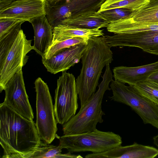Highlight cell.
<instances>
[{"mask_svg":"<svg viewBox=\"0 0 158 158\" xmlns=\"http://www.w3.org/2000/svg\"><path fill=\"white\" fill-rule=\"evenodd\" d=\"M34 84L36 92V127L41 140L50 144L56 137L57 131L52 98L47 84L40 77L38 78Z\"/></svg>","mask_w":158,"mask_h":158,"instance_id":"52a82bcc","label":"cell"},{"mask_svg":"<svg viewBox=\"0 0 158 158\" xmlns=\"http://www.w3.org/2000/svg\"><path fill=\"white\" fill-rule=\"evenodd\" d=\"M110 86L113 95L109 98L130 106L140 117L145 124H149L158 129V106L145 98L133 85L127 86L118 80L111 81Z\"/></svg>","mask_w":158,"mask_h":158,"instance_id":"8992f818","label":"cell"},{"mask_svg":"<svg viewBox=\"0 0 158 158\" xmlns=\"http://www.w3.org/2000/svg\"><path fill=\"white\" fill-rule=\"evenodd\" d=\"M132 11L126 8H116L97 12L110 23L128 17Z\"/></svg>","mask_w":158,"mask_h":158,"instance_id":"cb8c5ba5","label":"cell"},{"mask_svg":"<svg viewBox=\"0 0 158 158\" xmlns=\"http://www.w3.org/2000/svg\"><path fill=\"white\" fill-rule=\"evenodd\" d=\"M4 90L5 95L3 102L22 117L33 120V113L26 90L22 69L9 80Z\"/></svg>","mask_w":158,"mask_h":158,"instance_id":"8fae6325","label":"cell"},{"mask_svg":"<svg viewBox=\"0 0 158 158\" xmlns=\"http://www.w3.org/2000/svg\"><path fill=\"white\" fill-rule=\"evenodd\" d=\"M53 39L51 46L74 37H82L89 39L103 36L104 35L103 30L100 28L85 29L66 24H60L55 27L53 28Z\"/></svg>","mask_w":158,"mask_h":158,"instance_id":"e0dca14e","label":"cell"},{"mask_svg":"<svg viewBox=\"0 0 158 158\" xmlns=\"http://www.w3.org/2000/svg\"><path fill=\"white\" fill-rule=\"evenodd\" d=\"M110 48L103 36L89 39L81 58L80 73L76 79L81 107L94 95L103 68L113 61Z\"/></svg>","mask_w":158,"mask_h":158,"instance_id":"7a4b0ae2","label":"cell"},{"mask_svg":"<svg viewBox=\"0 0 158 158\" xmlns=\"http://www.w3.org/2000/svg\"></svg>","mask_w":158,"mask_h":158,"instance_id":"83f0119b","label":"cell"},{"mask_svg":"<svg viewBox=\"0 0 158 158\" xmlns=\"http://www.w3.org/2000/svg\"><path fill=\"white\" fill-rule=\"evenodd\" d=\"M108 31L115 35L103 36L111 47H135L158 55V23L133 21L127 18L110 23Z\"/></svg>","mask_w":158,"mask_h":158,"instance_id":"3957f363","label":"cell"},{"mask_svg":"<svg viewBox=\"0 0 158 158\" xmlns=\"http://www.w3.org/2000/svg\"><path fill=\"white\" fill-rule=\"evenodd\" d=\"M23 21L12 18H0V36L8 32L18 23Z\"/></svg>","mask_w":158,"mask_h":158,"instance_id":"d4e9b609","label":"cell"},{"mask_svg":"<svg viewBox=\"0 0 158 158\" xmlns=\"http://www.w3.org/2000/svg\"><path fill=\"white\" fill-rule=\"evenodd\" d=\"M157 71L158 61L137 67H115L113 69V76L115 80L133 85L146 80L151 74Z\"/></svg>","mask_w":158,"mask_h":158,"instance_id":"9a60e30c","label":"cell"},{"mask_svg":"<svg viewBox=\"0 0 158 158\" xmlns=\"http://www.w3.org/2000/svg\"><path fill=\"white\" fill-rule=\"evenodd\" d=\"M153 143L158 148V134L153 138Z\"/></svg>","mask_w":158,"mask_h":158,"instance_id":"4316f807","label":"cell"},{"mask_svg":"<svg viewBox=\"0 0 158 158\" xmlns=\"http://www.w3.org/2000/svg\"><path fill=\"white\" fill-rule=\"evenodd\" d=\"M106 0H47L46 16L53 28L67 19L98 11Z\"/></svg>","mask_w":158,"mask_h":158,"instance_id":"9c48e42d","label":"cell"},{"mask_svg":"<svg viewBox=\"0 0 158 158\" xmlns=\"http://www.w3.org/2000/svg\"><path fill=\"white\" fill-rule=\"evenodd\" d=\"M35 124L4 102L0 105V143L3 158H31L42 141Z\"/></svg>","mask_w":158,"mask_h":158,"instance_id":"6da1fadb","label":"cell"},{"mask_svg":"<svg viewBox=\"0 0 158 158\" xmlns=\"http://www.w3.org/2000/svg\"><path fill=\"white\" fill-rule=\"evenodd\" d=\"M109 23L97 11H91L67 19L63 21L60 24L68 25L82 28L93 29L106 27Z\"/></svg>","mask_w":158,"mask_h":158,"instance_id":"ac0fdd59","label":"cell"},{"mask_svg":"<svg viewBox=\"0 0 158 158\" xmlns=\"http://www.w3.org/2000/svg\"><path fill=\"white\" fill-rule=\"evenodd\" d=\"M62 148L60 146L46 143L42 141L40 146L31 158H60Z\"/></svg>","mask_w":158,"mask_h":158,"instance_id":"603a6c76","label":"cell"},{"mask_svg":"<svg viewBox=\"0 0 158 158\" xmlns=\"http://www.w3.org/2000/svg\"><path fill=\"white\" fill-rule=\"evenodd\" d=\"M89 39L84 37H76L58 42L50 46L42 59H49L61 50L75 45L87 44Z\"/></svg>","mask_w":158,"mask_h":158,"instance_id":"44dd1931","label":"cell"},{"mask_svg":"<svg viewBox=\"0 0 158 158\" xmlns=\"http://www.w3.org/2000/svg\"><path fill=\"white\" fill-rule=\"evenodd\" d=\"M102 80L98 85V90L86 103L81 107L77 114L63 124L62 130L64 135H69L89 132L96 129L98 123H102V116L105 115L102 108L103 98L109 87L110 82L113 80L110 64L106 65Z\"/></svg>","mask_w":158,"mask_h":158,"instance_id":"277c9868","label":"cell"},{"mask_svg":"<svg viewBox=\"0 0 158 158\" xmlns=\"http://www.w3.org/2000/svg\"><path fill=\"white\" fill-rule=\"evenodd\" d=\"M127 18L137 22L158 23V0H150L146 4L132 11Z\"/></svg>","mask_w":158,"mask_h":158,"instance_id":"d6986e66","label":"cell"},{"mask_svg":"<svg viewBox=\"0 0 158 158\" xmlns=\"http://www.w3.org/2000/svg\"><path fill=\"white\" fill-rule=\"evenodd\" d=\"M150 0H118L106 5H102L98 11L116 8H124L135 11L147 4Z\"/></svg>","mask_w":158,"mask_h":158,"instance_id":"7402d4cb","label":"cell"},{"mask_svg":"<svg viewBox=\"0 0 158 158\" xmlns=\"http://www.w3.org/2000/svg\"><path fill=\"white\" fill-rule=\"evenodd\" d=\"M31 40H28L21 29L7 52L2 62L0 64V91L4 90L12 77L22 69L27 61V54L33 49Z\"/></svg>","mask_w":158,"mask_h":158,"instance_id":"30bf717a","label":"cell"},{"mask_svg":"<svg viewBox=\"0 0 158 158\" xmlns=\"http://www.w3.org/2000/svg\"><path fill=\"white\" fill-rule=\"evenodd\" d=\"M147 79L158 83V71L152 73Z\"/></svg>","mask_w":158,"mask_h":158,"instance_id":"484cf974","label":"cell"},{"mask_svg":"<svg viewBox=\"0 0 158 158\" xmlns=\"http://www.w3.org/2000/svg\"><path fill=\"white\" fill-rule=\"evenodd\" d=\"M133 86L142 96L158 106V83L147 79Z\"/></svg>","mask_w":158,"mask_h":158,"instance_id":"ffe728a7","label":"cell"},{"mask_svg":"<svg viewBox=\"0 0 158 158\" xmlns=\"http://www.w3.org/2000/svg\"><path fill=\"white\" fill-rule=\"evenodd\" d=\"M158 155V149L134 142L132 144L117 146L98 153L87 154L88 158H153Z\"/></svg>","mask_w":158,"mask_h":158,"instance_id":"5bb4252c","label":"cell"},{"mask_svg":"<svg viewBox=\"0 0 158 158\" xmlns=\"http://www.w3.org/2000/svg\"><path fill=\"white\" fill-rule=\"evenodd\" d=\"M78 93L74 75L66 71L57 80L55 91V115L57 123L63 125L76 114L78 108Z\"/></svg>","mask_w":158,"mask_h":158,"instance_id":"ba28073f","label":"cell"},{"mask_svg":"<svg viewBox=\"0 0 158 158\" xmlns=\"http://www.w3.org/2000/svg\"><path fill=\"white\" fill-rule=\"evenodd\" d=\"M30 23L34 31V50L43 57L52 44L53 28L46 15L35 18Z\"/></svg>","mask_w":158,"mask_h":158,"instance_id":"2e32d148","label":"cell"},{"mask_svg":"<svg viewBox=\"0 0 158 158\" xmlns=\"http://www.w3.org/2000/svg\"><path fill=\"white\" fill-rule=\"evenodd\" d=\"M57 138L61 148L71 153L85 152L100 153L121 145L122 143V137L119 135L97 129L89 132L64 135Z\"/></svg>","mask_w":158,"mask_h":158,"instance_id":"5b68a950","label":"cell"},{"mask_svg":"<svg viewBox=\"0 0 158 158\" xmlns=\"http://www.w3.org/2000/svg\"><path fill=\"white\" fill-rule=\"evenodd\" d=\"M47 0H0V18L30 21L46 15Z\"/></svg>","mask_w":158,"mask_h":158,"instance_id":"7c38bea8","label":"cell"},{"mask_svg":"<svg viewBox=\"0 0 158 158\" xmlns=\"http://www.w3.org/2000/svg\"><path fill=\"white\" fill-rule=\"evenodd\" d=\"M87 45L79 44L64 48L49 59H42V62L51 73L66 71L79 62Z\"/></svg>","mask_w":158,"mask_h":158,"instance_id":"4fadbf2b","label":"cell"}]
</instances>
